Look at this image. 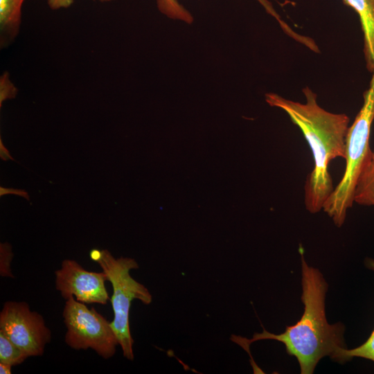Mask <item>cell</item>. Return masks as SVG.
<instances>
[{
  "label": "cell",
  "mask_w": 374,
  "mask_h": 374,
  "mask_svg": "<svg viewBox=\"0 0 374 374\" xmlns=\"http://www.w3.org/2000/svg\"><path fill=\"white\" fill-rule=\"evenodd\" d=\"M302 91L305 97L304 103L271 92L265 94V100L289 116L312 150L314 168L305 183L304 201L307 210L316 213L323 210L334 190L328 171L330 162L338 157L345 159L350 118L346 114L330 112L319 106L316 93L309 87Z\"/></svg>",
  "instance_id": "cell-1"
},
{
  "label": "cell",
  "mask_w": 374,
  "mask_h": 374,
  "mask_svg": "<svg viewBox=\"0 0 374 374\" xmlns=\"http://www.w3.org/2000/svg\"><path fill=\"white\" fill-rule=\"evenodd\" d=\"M301 251V250H300ZM302 269V296L303 313L297 323L287 326L284 332L275 335L263 328L251 339L232 335L231 339L245 350L252 342L272 339L282 342L288 355L294 356L301 374L313 373L321 359L330 356L332 359L337 352L346 348L344 341V326L340 323L329 324L325 312V299L328 284L322 274L309 266L301 251Z\"/></svg>",
  "instance_id": "cell-2"
},
{
  "label": "cell",
  "mask_w": 374,
  "mask_h": 374,
  "mask_svg": "<svg viewBox=\"0 0 374 374\" xmlns=\"http://www.w3.org/2000/svg\"><path fill=\"white\" fill-rule=\"evenodd\" d=\"M363 98L362 107L348 130L344 175L323 207V211L339 227L344 223L347 211L354 204L357 179L373 153L369 143L374 121V71Z\"/></svg>",
  "instance_id": "cell-3"
},
{
  "label": "cell",
  "mask_w": 374,
  "mask_h": 374,
  "mask_svg": "<svg viewBox=\"0 0 374 374\" xmlns=\"http://www.w3.org/2000/svg\"><path fill=\"white\" fill-rule=\"evenodd\" d=\"M90 258L99 264L107 274L112 285L113 294L110 301L114 312V319L110 322L116 334L123 356L134 359L133 344L129 323L131 303L134 299L149 305L152 296L143 284L134 279L130 271L139 267L137 262L131 258H114L107 249H93Z\"/></svg>",
  "instance_id": "cell-4"
},
{
  "label": "cell",
  "mask_w": 374,
  "mask_h": 374,
  "mask_svg": "<svg viewBox=\"0 0 374 374\" xmlns=\"http://www.w3.org/2000/svg\"><path fill=\"white\" fill-rule=\"evenodd\" d=\"M64 323L66 327L65 342L75 350L91 348L104 359L112 357L118 341L106 319L93 308L70 296L63 310Z\"/></svg>",
  "instance_id": "cell-5"
},
{
  "label": "cell",
  "mask_w": 374,
  "mask_h": 374,
  "mask_svg": "<svg viewBox=\"0 0 374 374\" xmlns=\"http://www.w3.org/2000/svg\"><path fill=\"white\" fill-rule=\"evenodd\" d=\"M0 330L27 356L44 353L51 338L43 317L25 302L8 301L0 312Z\"/></svg>",
  "instance_id": "cell-6"
},
{
  "label": "cell",
  "mask_w": 374,
  "mask_h": 374,
  "mask_svg": "<svg viewBox=\"0 0 374 374\" xmlns=\"http://www.w3.org/2000/svg\"><path fill=\"white\" fill-rule=\"evenodd\" d=\"M55 274L56 289L66 300L74 296L83 303L105 305L109 299L105 286L107 276L103 271H89L73 260H64Z\"/></svg>",
  "instance_id": "cell-7"
},
{
  "label": "cell",
  "mask_w": 374,
  "mask_h": 374,
  "mask_svg": "<svg viewBox=\"0 0 374 374\" xmlns=\"http://www.w3.org/2000/svg\"><path fill=\"white\" fill-rule=\"evenodd\" d=\"M358 15L364 37V55L368 71H374V0H343Z\"/></svg>",
  "instance_id": "cell-8"
},
{
  "label": "cell",
  "mask_w": 374,
  "mask_h": 374,
  "mask_svg": "<svg viewBox=\"0 0 374 374\" xmlns=\"http://www.w3.org/2000/svg\"><path fill=\"white\" fill-rule=\"evenodd\" d=\"M25 0H0V47L9 46L19 33Z\"/></svg>",
  "instance_id": "cell-9"
},
{
  "label": "cell",
  "mask_w": 374,
  "mask_h": 374,
  "mask_svg": "<svg viewBox=\"0 0 374 374\" xmlns=\"http://www.w3.org/2000/svg\"><path fill=\"white\" fill-rule=\"evenodd\" d=\"M353 202L359 205L374 206V150L357 179Z\"/></svg>",
  "instance_id": "cell-10"
},
{
  "label": "cell",
  "mask_w": 374,
  "mask_h": 374,
  "mask_svg": "<svg viewBox=\"0 0 374 374\" xmlns=\"http://www.w3.org/2000/svg\"><path fill=\"white\" fill-rule=\"evenodd\" d=\"M365 265L374 271V259L366 258ZM353 357H362L374 362V329L364 344L353 349L346 348L339 349L332 360L343 364L351 360Z\"/></svg>",
  "instance_id": "cell-11"
},
{
  "label": "cell",
  "mask_w": 374,
  "mask_h": 374,
  "mask_svg": "<svg viewBox=\"0 0 374 374\" xmlns=\"http://www.w3.org/2000/svg\"><path fill=\"white\" fill-rule=\"evenodd\" d=\"M272 16H276V12L267 0H258ZM159 10L167 17L183 21L188 24L193 21V17L177 0H157Z\"/></svg>",
  "instance_id": "cell-12"
},
{
  "label": "cell",
  "mask_w": 374,
  "mask_h": 374,
  "mask_svg": "<svg viewBox=\"0 0 374 374\" xmlns=\"http://www.w3.org/2000/svg\"><path fill=\"white\" fill-rule=\"evenodd\" d=\"M28 356L0 330V362L16 366L21 364Z\"/></svg>",
  "instance_id": "cell-13"
},
{
  "label": "cell",
  "mask_w": 374,
  "mask_h": 374,
  "mask_svg": "<svg viewBox=\"0 0 374 374\" xmlns=\"http://www.w3.org/2000/svg\"><path fill=\"white\" fill-rule=\"evenodd\" d=\"M9 243L0 244V274L3 277L14 278L10 270V262L13 257Z\"/></svg>",
  "instance_id": "cell-14"
},
{
  "label": "cell",
  "mask_w": 374,
  "mask_h": 374,
  "mask_svg": "<svg viewBox=\"0 0 374 374\" xmlns=\"http://www.w3.org/2000/svg\"><path fill=\"white\" fill-rule=\"evenodd\" d=\"M17 93V89L10 80L8 72H3L0 78V107L6 100L15 98Z\"/></svg>",
  "instance_id": "cell-15"
},
{
  "label": "cell",
  "mask_w": 374,
  "mask_h": 374,
  "mask_svg": "<svg viewBox=\"0 0 374 374\" xmlns=\"http://www.w3.org/2000/svg\"><path fill=\"white\" fill-rule=\"evenodd\" d=\"M48 7L53 10L69 8L74 0H46Z\"/></svg>",
  "instance_id": "cell-16"
},
{
  "label": "cell",
  "mask_w": 374,
  "mask_h": 374,
  "mask_svg": "<svg viewBox=\"0 0 374 374\" xmlns=\"http://www.w3.org/2000/svg\"><path fill=\"white\" fill-rule=\"evenodd\" d=\"M7 194H12L21 196L27 200H29V195L25 190L23 189H16L12 188H6L1 186L0 187V196H3Z\"/></svg>",
  "instance_id": "cell-17"
},
{
  "label": "cell",
  "mask_w": 374,
  "mask_h": 374,
  "mask_svg": "<svg viewBox=\"0 0 374 374\" xmlns=\"http://www.w3.org/2000/svg\"><path fill=\"white\" fill-rule=\"evenodd\" d=\"M0 157H1V159L3 161H7L9 159L12 160V161L15 160L10 155L8 150L3 143L1 138H0Z\"/></svg>",
  "instance_id": "cell-18"
},
{
  "label": "cell",
  "mask_w": 374,
  "mask_h": 374,
  "mask_svg": "<svg viewBox=\"0 0 374 374\" xmlns=\"http://www.w3.org/2000/svg\"><path fill=\"white\" fill-rule=\"evenodd\" d=\"M12 366L0 362V373L1 374H10L11 373V368Z\"/></svg>",
  "instance_id": "cell-19"
},
{
  "label": "cell",
  "mask_w": 374,
  "mask_h": 374,
  "mask_svg": "<svg viewBox=\"0 0 374 374\" xmlns=\"http://www.w3.org/2000/svg\"><path fill=\"white\" fill-rule=\"evenodd\" d=\"M98 1H99L100 2H109V1H112L113 0H98Z\"/></svg>",
  "instance_id": "cell-20"
}]
</instances>
